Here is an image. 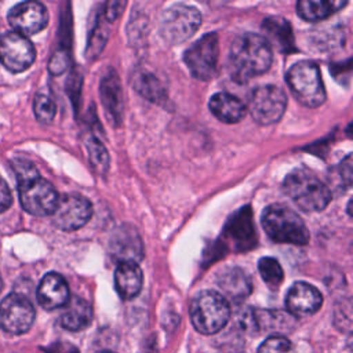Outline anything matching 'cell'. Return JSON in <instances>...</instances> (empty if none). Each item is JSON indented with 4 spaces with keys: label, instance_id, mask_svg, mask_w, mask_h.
<instances>
[{
    "label": "cell",
    "instance_id": "1",
    "mask_svg": "<svg viewBox=\"0 0 353 353\" xmlns=\"http://www.w3.org/2000/svg\"><path fill=\"white\" fill-rule=\"evenodd\" d=\"M12 170L22 208L34 216L51 215L59 199L55 188L40 176L36 167L25 159H15Z\"/></svg>",
    "mask_w": 353,
    "mask_h": 353
},
{
    "label": "cell",
    "instance_id": "2",
    "mask_svg": "<svg viewBox=\"0 0 353 353\" xmlns=\"http://www.w3.org/2000/svg\"><path fill=\"white\" fill-rule=\"evenodd\" d=\"M228 61L232 77L240 83L247 81L270 68L272 46L261 34L243 33L232 41Z\"/></svg>",
    "mask_w": 353,
    "mask_h": 353
},
{
    "label": "cell",
    "instance_id": "3",
    "mask_svg": "<svg viewBox=\"0 0 353 353\" xmlns=\"http://www.w3.org/2000/svg\"><path fill=\"white\" fill-rule=\"evenodd\" d=\"M283 190L305 212L321 211L331 201L330 188L306 168L291 171L283 182Z\"/></svg>",
    "mask_w": 353,
    "mask_h": 353
},
{
    "label": "cell",
    "instance_id": "4",
    "mask_svg": "<svg viewBox=\"0 0 353 353\" xmlns=\"http://www.w3.org/2000/svg\"><path fill=\"white\" fill-rule=\"evenodd\" d=\"M262 226L266 234L276 243L305 245L310 234L302 218L291 208L281 204H272L262 214Z\"/></svg>",
    "mask_w": 353,
    "mask_h": 353
},
{
    "label": "cell",
    "instance_id": "5",
    "mask_svg": "<svg viewBox=\"0 0 353 353\" xmlns=\"http://www.w3.org/2000/svg\"><path fill=\"white\" fill-rule=\"evenodd\" d=\"M230 319V306L228 299L216 291H201L190 303V320L194 328L212 335L221 331Z\"/></svg>",
    "mask_w": 353,
    "mask_h": 353
},
{
    "label": "cell",
    "instance_id": "6",
    "mask_svg": "<svg viewBox=\"0 0 353 353\" xmlns=\"http://www.w3.org/2000/svg\"><path fill=\"white\" fill-rule=\"evenodd\" d=\"M292 95L307 108H317L325 101V90L319 66L312 61L294 63L285 74Z\"/></svg>",
    "mask_w": 353,
    "mask_h": 353
},
{
    "label": "cell",
    "instance_id": "7",
    "mask_svg": "<svg viewBox=\"0 0 353 353\" xmlns=\"http://www.w3.org/2000/svg\"><path fill=\"white\" fill-rule=\"evenodd\" d=\"M201 23L197 8L186 4H174L167 8L159 21V32L168 44H181L192 37Z\"/></svg>",
    "mask_w": 353,
    "mask_h": 353
},
{
    "label": "cell",
    "instance_id": "8",
    "mask_svg": "<svg viewBox=\"0 0 353 353\" xmlns=\"http://www.w3.org/2000/svg\"><path fill=\"white\" fill-rule=\"evenodd\" d=\"M219 58V37L216 33H207L193 43L183 55L189 72L199 80L214 77Z\"/></svg>",
    "mask_w": 353,
    "mask_h": 353
},
{
    "label": "cell",
    "instance_id": "9",
    "mask_svg": "<svg viewBox=\"0 0 353 353\" xmlns=\"http://www.w3.org/2000/svg\"><path fill=\"white\" fill-rule=\"evenodd\" d=\"M287 106L284 91L273 84L255 88L248 101V110L252 119L263 125L273 124L281 119Z\"/></svg>",
    "mask_w": 353,
    "mask_h": 353
},
{
    "label": "cell",
    "instance_id": "10",
    "mask_svg": "<svg viewBox=\"0 0 353 353\" xmlns=\"http://www.w3.org/2000/svg\"><path fill=\"white\" fill-rule=\"evenodd\" d=\"M54 225L65 232H73L83 228L92 215V204L88 199L77 193H66L58 199L54 210Z\"/></svg>",
    "mask_w": 353,
    "mask_h": 353
},
{
    "label": "cell",
    "instance_id": "11",
    "mask_svg": "<svg viewBox=\"0 0 353 353\" xmlns=\"http://www.w3.org/2000/svg\"><path fill=\"white\" fill-rule=\"evenodd\" d=\"M34 307L22 294L11 292L0 302V328L10 334L26 332L34 321Z\"/></svg>",
    "mask_w": 353,
    "mask_h": 353
},
{
    "label": "cell",
    "instance_id": "12",
    "mask_svg": "<svg viewBox=\"0 0 353 353\" xmlns=\"http://www.w3.org/2000/svg\"><path fill=\"white\" fill-rule=\"evenodd\" d=\"M36 50L32 41L15 32H7L0 36V62L12 72L21 73L34 62Z\"/></svg>",
    "mask_w": 353,
    "mask_h": 353
},
{
    "label": "cell",
    "instance_id": "13",
    "mask_svg": "<svg viewBox=\"0 0 353 353\" xmlns=\"http://www.w3.org/2000/svg\"><path fill=\"white\" fill-rule=\"evenodd\" d=\"M7 19L15 33L28 37L41 32L47 26L48 12L39 1H23L10 10Z\"/></svg>",
    "mask_w": 353,
    "mask_h": 353
},
{
    "label": "cell",
    "instance_id": "14",
    "mask_svg": "<svg viewBox=\"0 0 353 353\" xmlns=\"http://www.w3.org/2000/svg\"><path fill=\"white\" fill-rule=\"evenodd\" d=\"M323 303L320 291L309 283L298 281L292 284L285 296L287 310L294 316H307L316 313Z\"/></svg>",
    "mask_w": 353,
    "mask_h": 353
},
{
    "label": "cell",
    "instance_id": "15",
    "mask_svg": "<svg viewBox=\"0 0 353 353\" xmlns=\"http://www.w3.org/2000/svg\"><path fill=\"white\" fill-rule=\"evenodd\" d=\"M225 237L236 251H245L255 245V229L250 207L240 208L228 222Z\"/></svg>",
    "mask_w": 353,
    "mask_h": 353
},
{
    "label": "cell",
    "instance_id": "16",
    "mask_svg": "<svg viewBox=\"0 0 353 353\" xmlns=\"http://www.w3.org/2000/svg\"><path fill=\"white\" fill-rule=\"evenodd\" d=\"M70 299L69 287L65 279L58 273H47L37 287V301L46 310H54L65 306Z\"/></svg>",
    "mask_w": 353,
    "mask_h": 353
},
{
    "label": "cell",
    "instance_id": "17",
    "mask_svg": "<svg viewBox=\"0 0 353 353\" xmlns=\"http://www.w3.org/2000/svg\"><path fill=\"white\" fill-rule=\"evenodd\" d=\"M99 92L108 117L119 123L123 113V92L119 77L112 69L102 77Z\"/></svg>",
    "mask_w": 353,
    "mask_h": 353
},
{
    "label": "cell",
    "instance_id": "18",
    "mask_svg": "<svg viewBox=\"0 0 353 353\" xmlns=\"http://www.w3.org/2000/svg\"><path fill=\"white\" fill-rule=\"evenodd\" d=\"M142 270L135 262H119L114 272V285L123 299L135 298L142 288Z\"/></svg>",
    "mask_w": 353,
    "mask_h": 353
},
{
    "label": "cell",
    "instance_id": "19",
    "mask_svg": "<svg viewBox=\"0 0 353 353\" xmlns=\"http://www.w3.org/2000/svg\"><path fill=\"white\" fill-rule=\"evenodd\" d=\"M110 251L119 262L137 263L142 258V243L134 229H120L110 240Z\"/></svg>",
    "mask_w": 353,
    "mask_h": 353
},
{
    "label": "cell",
    "instance_id": "20",
    "mask_svg": "<svg viewBox=\"0 0 353 353\" xmlns=\"http://www.w3.org/2000/svg\"><path fill=\"white\" fill-rule=\"evenodd\" d=\"M211 113L223 123H237L245 114V105L234 95L228 92H216L208 102Z\"/></svg>",
    "mask_w": 353,
    "mask_h": 353
},
{
    "label": "cell",
    "instance_id": "21",
    "mask_svg": "<svg viewBox=\"0 0 353 353\" xmlns=\"http://www.w3.org/2000/svg\"><path fill=\"white\" fill-rule=\"evenodd\" d=\"M65 306L66 307L61 314V325L63 328L69 331H81L91 324L92 307L85 299L73 296Z\"/></svg>",
    "mask_w": 353,
    "mask_h": 353
},
{
    "label": "cell",
    "instance_id": "22",
    "mask_svg": "<svg viewBox=\"0 0 353 353\" xmlns=\"http://www.w3.org/2000/svg\"><path fill=\"white\" fill-rule=\"evenodd\" d=\"M218 285L230 299H244L252 290L250 277L240 268H230L225 270L218 279Z\"/></svg>",
    "mask_w": 353,
    "mask_h": 353
},
{
    "label": "cell",
    "instance_id": "23",
    "mask_svg": "<svg viewBox=\"0 0 353 353\" xmlns=\"http://www.w3.org/2000/svg\"><path fill=\"white\" fill-rule=\"evenodd\" d=\"M262 29L268 36L266 41L269 44L273 43L280 51L292 50L294 39H292V30L288 21L279 17H272L263 21Z\"/></svg>",
    "mask_w": 353,
    "mask_h": 353
},
{
    "label": "cell",
    "instance_id": "24",
    "mask_svg": "<svg viewBox=\"0 0 353 353\" xmlns=\"http://www.w3.org/2000/svg\"><path fill=\"white\" fill-rule=\"evenodd\" d=\"M345 6H346V1H341V0H320V1L302 0V1H298L296 4V12L301 18L314 22V21H320L330 17L331 14L336 12Z\"/></svg>",
    "mask_w": 353,
    "mask_h": 353
},
{
    "label": "cell",
    "instance_id": "25",
    "mask_svg": "<svg viewBox=\"0 0 353 353\" xmlns=\"http://www.w3.org/2000/svg\"><path fill=\"white\" fill-rule=\"evenodd\" d=\"M135 90L148 101L161 102L165 99V88L160 80L150 73H139L134 79Z\"/></svg>",
    "mask_w": 353,
    "mask_h": 353
},
{
    "label": "cell",
    "instance_id": "26",
    "mask_svg": "<svg viewBox=\"0 0 353 353\" xmlns=\"http://www.w3.org/2000/svg\"><path fill=\"white\" fill-rule=\"evenodd\" d=\"M258 269H259L262 280L270 288H277L281 284V281L284 279V273H283V269L277 259L270 258V256L261 258L258 262Z\"/></svg>",
    "mask_w": 353,
    "mask_h": 353
},
{
    "label": "cell",
    "instance_id": "27",
    "mask_svg": "<svg viewBox=\"0 0 353 353\" xmlns=\"http://www.w3.org/2000/svg\"><path fill=\"white\" fill-rule=\"evenodd\" d=\"M87 152H88V160L91 165L101 174H105L109 168V154L105 149V146L94 137H91L87 143Z\"/></svg>",
    "mask_w": 353,
    "mask_h": 353
},
{
    "label": "cell",
    "instance_id": "28",
    "mask_svg": "<svg viewBox=\"0 0 353 353\" xmlns=\"http://www.w3.org/2000/svg\"><path fill=\"white\" fill-rule=\"evenodd\" d=\"M33 110L34 116L41 123H51L57 113L55 102L44 94H37L33 101Z\"/></svg>",
    "mask_w": 353,
    "mask_h": 353
},
{
    "label": "cell",
    "instance_id": "29",
    "mask_svg": "<svg viewBox=\"0 0 353 353\" xmlns=\"http://www.w3.org/2000/svg\"><path fill=\"white\" fill-rule=\"evenodd\" d=\"M258 353H296V349L288 338L273 335L261 343Z\"/></svg>",
    "mask_w": 353,
    "mask_h": 353
},
{
    "label": "cell",
    "instance_id": "30",
    "mask_svg": "<svg viewBox=\"0 0 353 353\" xmlns=\"http://www.w3.org/2000/svg\"><path fill=\"white\" fill-rule=\"evenodd\" d=\"M352 157L347 156L338 167L336 170L334 171V174L336 175L338 178V183L336 186H342V188H347L350 185V181H352V163H350Z\"/></svg>",
    "mask_w": 353,
    "mask_h": 353
},
{
    "label": "cell",
    "instance_id": "31",
    "mask_svg": "<svg viewBox=\"0 0 353 353\" xmlns=\"http://www.w3.org/2000/svg\"><path fill=\"white\" fill-rule=\"evenodd\" d=\"M12 204V194L7 182L0 176V212L10 208Z\"/></svg>",
    "mask_w": 353,
    "mask_h": 353
},
{
    "label": "cell",
    "instance_id": "32",
    "mask_svg": "<svg viewBox=\"0 0 353 353\" xmlns=\"http://www.w3.org/2000/svg\"><path fill=\"white\" fill-rule=\"evenodd\" d=\"M1 287H3V281H1V277H0V291H1Z\"/></svg>",
    "mask_w": 353,
    "mask_h": 353
},
{
    "label": "cell",
    "instance_id": "33",
    "mask_svg": "<svg viewBox=\"0 0 353 353\" xmlns=\"http://www.w3.org/2000/svg\"><path fill=\"white\" fill-rule=\"evenodd\" d=\"M99 353H113V352H106V350H105V352H99Z\"/></svg>",
    "mask_w": 353,
    "mask_h": 353
}]
</instances>
